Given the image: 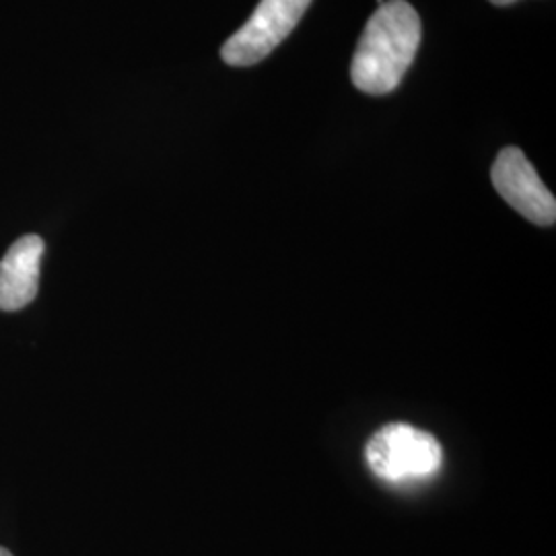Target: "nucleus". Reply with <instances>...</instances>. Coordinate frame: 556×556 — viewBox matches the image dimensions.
Returning a JSON list of instances; mask_svg holds the SVG:
<instances>
[{
	"label": "nucleus",
	"mask_w": 556,
	"mask_h": 556,
	"mask_svg": "<svg viewBox=\"0 0 556 556\" xmlns=\"http://www.w3.org/2000/svg\"><path fill=\"white\" fill-rule=\"evenodd\" d=\"M493 4H497V7H507V4H514L516 0H491Z\"/></svg>",
	"instance_id": "6"
},
{
	"label": "nucleus",
	"mask_w": 556,
	"mask_h": 556,
	"mask_svg": "<svg viewBox=\"0 0 556 556\" xmlns=\"http://www.w3.org/2000/svg\"><path fill=\"white\" fill-rule=\"evenodd\" d=\"M365 459L376 477L400 484L433 477L443 464V450L431 433L394 422L369 439Z\"/></svg>",
	"instance_id": "2"
},
{
	"label": "nucleus",
	"mask_w": 556,
	"mask_h": 556,
	"mask_svg": "<svg viewBox=\"0 0 556 556\" xmlns=\"http://www.w3.org/2000/svg\"><path fill=\"white\" fill-rule=\"evenodd\" d=\"M43 239L25 236L17 239L0 260V309L17 312L38 295Z\"/></svg>",
	"instance_id": "5"
},
{
	"label": "nucleus",
	"mask_w": 556,
	"mask_h": 556,
	"mask_svg": "<svg viewBox=\"0 0 556 556\" xmlns=\"http://www.w3.org/2000/svg\"><path fill=\"white\" fill-rule=\"evenodd\" d=\"M312 0H260L252 17L223 43L220 59L229 66H254L287 40Z\"/></svg>",
	"instance_id": "3"
},
{
	"label": "nucleus",
	"mask_w": 556,
	"mask_h": 556,
	"mask_svg": "<svg viewBox=\"0 0 556 556\" xmlns=\"http://www.w3.org/2000/svg\"><path fill=\"white\" fill-rule=\"evenodd\" d=\"M493 186L498 197L514 206L521 217L540 227H551L556 220V200L544 186L534 165L521 149L507 147L497 155L491 169Z\"/></svg>",
	"instance_id": "4"
},
{
	"label": "nucleus",
	"mask_w": 556,
	"mask_h": 556,
	"mask_svg": "<svg viewBox=\"0 0 556 556\" xmlns=\"http://www.w3.org/2000/svg\"><path fill=\"white\" fill-rule=\"evenodd\" d=\"M0 556H13V555H11V553H9V551H7V548H2V546H0Z\"/></svg>",
	"instance_id": "7"
},
{
	"label": "nucleus",
	"mask_w": 556,
	"mask_h": 556,
	"mask_svg": "<svg viewBox=\"0 0 556 556\" xmlns=\"http://www.w3.org/2000/svg\"><path fill=\"white\" fill-rule=\"evenodd\" d=\"M422 36L420 17L406 0H386L367 21L357 43L351 80L367 96H388L415 62Z\"/></svg>",
	"instance_id": "1"
}]
</instances>
